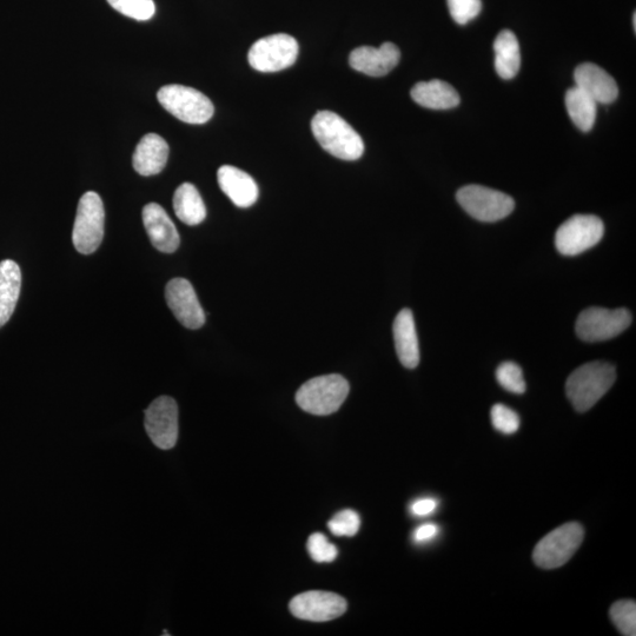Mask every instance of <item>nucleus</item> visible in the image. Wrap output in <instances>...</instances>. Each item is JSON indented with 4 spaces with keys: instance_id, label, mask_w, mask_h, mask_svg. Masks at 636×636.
Instances as JSON below:
<instances>
[{
    "instance_id": "obj_25",
    "label": "nucleus",
    "mask_w": 636,
    "mask_h": 636,
    "mask_svg": "<svg viewBox=\"0 0 636 636\" xmlns=\"http://www.w3.org/2000/svg\"><path fill=\"white\" fill-rule=\"evenodd\" d=\"M609 615L618 631L625 636L636 635V604L634 600H621L609 609Z\"/></svg>"
},
{
    "instance_id": "obj_5",
    "label": "nucleus",
    "mask_w": 636,
    "mask_h": 636,
    "mask_svg": "<svg viewBox=\"0 0 636 636\" xmlns=\"http://www.w3.org/2000/svg\"><path fill=\"white\" fill-rule=\"evenodd\" d=\"M583 538L585 529L578 522H569L554 529L535 546V565L543 569H555L566 565L580 548Z\"/></svg>"
},
{
    "instance_id": "obj_12",
    "label": "nucleus",
    "mask_w": 636,
    "mask_h": 636,
    "mask_svg": "<svg viewBox=\"0 0 636 636\" xmlns=\"http://www.w3.org/2000/svg\"><path fill=\"white\" fill-rule=\"evenodd\" d=\"M347 608V601L341 595L321 591L298 594L289 604L296 618L311 622L335 620L346 613Z\"/></svg>"
},
{
    "instance_id": "obj_16",
    "label": "nucleus",
    "mask_w": 636,
    "mask_h": 636,
    "mask_svg": "<svg viewBox=\"0 0 636 636\" xmlns=\"http://www.w3.org/2000/svg\"><path fill=\"white\" fill-rule=\"evenodd\" d=\"M575 86L596 103L611 104L619 96L618 84L600 66L583 63L574 72Z\"/></svg>"
},
{
    "instance_id": "obj_4",
    "label": "nucleus",
    "mask_w": 636,
    "mask_h": 636,
    "mask_svg": "<svg viewBox=\"0 0 636 636\" xmlns=\"http://www.w3.org/2000/svg\"><path fill=\"white\" fill-rule=\"evenodd\" d=\"M157 98L165 110L184 123L204 124L214 116L210 99L189 86L165 85L159 89Z\"/></svg>"
},
{
    "instance_id": "obj_34",
    "label": "nucleus",
    "mask_w": 636,
    "mask_h": 636,
    "mask_svg": "<svg viewBox=\"0 0 636 636\" xmlns=\"http://www.w3.org/2000/svg\"><path fill=\"white\" fill-rule=\"evenodd\" d=\"M633 25H634V30L636 29V15L634 13L633 15Z\"/></svg>"
},
{
    "instance_id": "obj_33",
    "label": "nucleus",
    "mask_w": 636,
    "mask_h": 636,
    "mask_svg": "<svg viewBox=\"0 0 636 636\" xmlns=\"http://www.w3.org/2000/svg\"><path fill=\"white\" fill-rule=\"evenodd\" d=\"M439 507V501L433 498H424L416 500L410 506V512L416 518H426V516L432 515Z\"/></svg>"
},
{
    "instance_id": "obj_7",
    "label": "nucleus",
    "mask_w": 636,
    "mask_h": 636,
    "mask_svg": "<svg viewBox=\"0 0 636 636\" xmlns=\"http://www.w3.org/2000/svg\"><path fill=\"white\" fill-rule=\"evenodd\" d=\"M456 198L470 216L481 222L503 220L512 214L515 208L512 197L482 185H467L457 191Z\"/></svg>"
},
{
    "instance_id": "obj_10",
    "label": "nucleus",
    "mask_w": 636,
    "mask_h": 636,
    "mask_svg": "<svg viewBox=\"0 0 636 636\" xmlns=\"http://www.w3.org/2000/svg\"><path fill=\"white\" fill-rule=\"evenodd\" d=\"M300 46L287 33L264 37L251 46L248 59L251 68L260 72H277L290 68L298 57Z\"/></svg>"
},
{
    "instance_id": "obj_26",
    "label": "nucleus",
    "mask_w": 636,
    "mask_h": 636,
    "mask_svg": "<svg viewBox=\"0 0 636 636\" xmlns=\"http://www.w3.org/2000/svg\"><path fill=\"white\" fill-rule=\"evenodd\" d=\"M108 3L122 15L139 22L149 21L156 12L154 0H108Z\"/></svg>"
},
{
    "instance_id": "obj_21",
    "label": "nucleus",
    "mask_w": 636,
    "mask_h": 636,
    "mask_svg": "<svg viewBox=\"0 0 636 636\" xmlns=\"http://www.w3.org/2000/svg\"><path fill=\"white\" fill-rule=\"evenodd\" d=\"M22 289V271L16 262H0V328L10 321L15 313Z\"/></svg>"
},
{
    "instance_id": "obj_28",
    "label": "nucleus",
    "mask_w": 636,
    "mask_h": 636,
    "mask_svg": "<svg viewBox=\"0 0 636 636\" xmlns=\"http://www.w3.org/2000/svg\"><path fill=\"white\" fill-rule=\"evenodd\" d=\"M360 527V515L351 509L342 510L328 522L330 532L339 538H353L359 533Z\"/></svg>"
},
{
    "instance_id": "obj_1",
    "label": "nucleus",
    "mask_w": 636,
    "mask_h": 636,
    "mask_svg": "<svg viewBox=\"0 0 636 636\" xmlns=\"http://www.w3.org/2000/svg\"><path fill=\"white\" fill-rule=\"evenodd\" d=\"M615 380L616 369L613 364L600 361L583 364L568 377V400L578 412H588L613 387Z\"/></svg>"
},
{
    "instance_id": "obj_11",
    "label": "nucleus",
    "mask_w": 636,
    "mask_h": 636,
    "mask_svg": "<svg viewBox=\"0 0 636 636\" xmlns=\"http://www.w3.org/2000/svg\"><path fill=\"white\" fill-rule=\"evenodd\" d=\"M145 430L154 445L162 450L176 446L178 439V407L170 396L158 397L145 410Z\"/></svg>"
},
{
    "instance_id": "obj_15",
    "label": "nucleus",
    "mask_w": 636,
    "mask_h": 636,
    "mask_svg": "<svg viewBox=\"0 0 636 636\" xmlns=\"http://www.w3.org/2000/svg\"><path fill=\"white\" fill-rule=\"evenodd\" d=\"M143 223L152 245L161 253L172 254L180 247L181 238L176 225L161 205H145Z\"/></svg>"
},
{
    "instance_id": "obj_29",
    "label": "nucleus",
    "mask_w": 636,
    "mask_h": 636,
    "mask_svg": "<svg viewBox=\"0 0 636 636\" xmlns=\"http://www.w3.org/2000/svg\"><path fill=\"white\" fill-rule=\"evenodd\" d=\"M307 547L311 559L318 563L333 562L339 555L337 547L327 539L326 535L321 533L310 535Z\"/></svg>"
},
{
    "instance_id": "obj_23",
    "label": "nucleus",
    "mask_w": 636,
    "mask_h": 636,
    "mask_svg": "<svg viewBox=\"0 0 636 636\" xmlns=\"http://www.w3.org/2000/svg\"><path fill=\"white\" fill-rule=\"evenodd\" d=\"M174 210L180 221L188 225L201 224L207 217V208L200 191L191 183H183L176 190Z\"/></svg>"
},
{
    "instance_id": "obj_2",
    "label": "nucleus",
    "mask_w": 636,
    "mask_h": 636,
    "mask_svg": "<svg viewBox=\"0 0 636 636\" xmlns=\"http://www.w3.org/2000/svg\"><path fill=\"white\" fill-rule=\"evenodd\" d=\"M311 130L316 141L330 155L343 161H356L362 157L364 143L361 136L335 112H317L311 121Z\"/></svg>"
},
{
    "instance_id": "obj_14",
    "label": "nucleus",
    "mask_w": 636,
    "mask_h": 636,
    "mask_svg": "<svg viewBox=\"0 0 636 636\" xmlns=\"http://www.w3.org/2000/svg\"><path fill=\"white\" fill-rule=\"evenodd\" d=\"M401 59L400 49L393 43H383L380 48L361 46L350 53L351 68L370 77H383L394 70Z\"/></svg>"
},
{
    "instance_id": "obj_8",
    "label": "nucleus",
    "mask_w": 636,
    "mask_h": 636,
    "mask_svg": "<svg viewBox=\"0 0 636 636\" xmlns=\"http://www.w3.org/2000/svg\"><path fill=\"white\" fill-rule=\"evenodd\" d=\"M632 315L627 309L593 307L583 310L576 321V334L585 342L614 339L631 326Z\"/></svg>"
},
{
    "instance_id": "obj_24",
    "label": "nucleus",
    "mask_w": 636,
    "mask_h": 636,
    "mask_svg": "<svg viewBox=\"0 0 636 636\" xmlns=\"http://www.w3.org/2000/svg\"><path fill=\"white\" fill-rule=\"evenodd\" d=\"M565 103L568 115L576 127L583 132L591 131L595 124L598 103L576 86L567 91Z\"/></svg>"
},
{
    "instance_id": "obj_17",
    "label": "nucleus",
    "mask_w": 636,
    "mask_h": 636,
    "mask_svg": "<svg viewBox=\"0 0 636 636\" xmlns=\"http://www.w3.org/2000/svg\"><path fill=\"white\" fill-rule=\"evenodd\" d=\"M217 180L221 190L236 207L249 208L256 203L260 191L254 178L247 172L231 165H223L218 169Z\"/></svg>"
},
{
    "instance_id": "obj_9",
    "label": "nucleus",
    "mask_w": 636,
    "mask_h": 636,
    "mask_svg": "<svg viewBox=\"0 0 636 636\" xmlns=\"http://www.w3.org/2000/svg\"><path fill=\"white\" fill-rule=\"evenodd\" d=\"M605 234L604 222L594 215H575L556 231L555 247L565 256L585 253L598 244Z\"/></svg>"
},
{
    "instance_id": "obj_31",
    "label": "nucleus",
    "mask_w": 636,
    "mask_h": 636,
    "mask_svg": "<svg viewBox=\"0 0 636 636\" xmlns=\"http://www.w3.org/2000/svg\"><path fill=\"white\" fill-rule=\"evenodd\" d=\"M450 16L457 24L466 25L480 15L481 0H447Z\"/></svg>"
},
{
    "instance_id": "obj_3",
    "label": "nucleus",
    "mask_w": 636,
    "mask_h": 636,
    "mask_svg": "<svg viewBox=\"0 0 636 636\" xmlns=\"http://www.w3.org/2000/svg\"><path fill=\"white\" fill-rule=\"evenodd\" d=\"M349 383L337 374L315 377L298 389L296 402L304 412L327 416L337 412L347 400Z\"/></svg>"
},
{
    "instance_id": "obj_19",
    "label": "nucleus",
    "mask_w": 636,
    "mask_h": 636,
    "mask_svg": "<svg viewBox=\"0 0 636 636\" xmlns=\"http://www.w3.org/2000/svg\"><path fill=\"white\" fill-rule=\"evenodd\" d=\"M169 158V145L156 134L145 135L138 143L132 165L141 176L158 175L165 168Z\"/></svg>"
},
{
    "instance_id": "obj_22",
    "label": "nucleus",
    "mask_w": 636,
    "mask_h": 636,
    "mask_svg": "<svg viewBox=\"0 0 636 636\" xmlns=\"http://www.w3.org/2000/svg\"><path fill=\"white\" fill-rule=\"evenodd\" d=\"M495 70L503 79H512L519 74L521 53L514 32L503 30L494 42Z\"/></svg>"
},
{
    "instance_id": "obj_18",
    "label": "nucleus",
    "mask_w": 636,
    "mask_h": 636,
    "mask_svg": "<svg viewBox=\"0 0 636 636\" xmlns=\"http://www.w3.org/2000/svg\"><path fill=\"white\" fill-rule=\"evenodd\" d=\"M393 333L396 353L402 366L415 369L420 363V346L412 310L402 309L397 314Z\"/></svg>"
},
{
    "instance_id": "obj_27",
    "label": "nucleus",
    "mask_w": 636,
    "mask_h": 636,
    "mask_svg": "<svg viewBox=\"0 0 636 636\" xmlns=\"http://www.w3.org/2000/svg\"><path fill=\"white\" fill-rule=\"evenodd\" d=\"M496 380L502 388L513 394H523L526 392V381L523 377V371L518 364L514 362H505L500 364L496 370Z\"/></svg>"
},
{
    "instance_id": "obj_6",
    "label": "nucleus",
    "mask_w": 636,
    "mask_h": 636,
    "mask_svg": "<svg viewBox=\"0 0 636 636\" xmlns=\"http://www.w3.org/2000/svg\"><path fill=\"white\" fill-rule=\"evenodd\" d=\"M105 210L101 196L86 192L78 203L72 241L78 253L94 254L104 237Z\"/></svg>"
},
{
    "instance_id": "obj_13",
    "label": "nucleus",
    "mask_w": 636,
    "mask_h": 636,
    "mask_svg": "<svg viewBox=\"0 0 636 636\" xmlns=\"http://www.w3.org/2000/svg\"><path fill=\"white\" fill-rule=\"evenodd\" d=\"M165 298L178 321L185 328L196 330L204 326L205 314L194 287L185 278H174L165 288Z\"/></svg>"
},
{
    "instance_id": "obj_20",
    "label": "nucleus",
    "mask_w": 636,
    "mask_h": 636,
    "mask_svg": "<svg viewBox=\"0 0 636 636\" xmlns=\"http://www.w3.org/2000/svg\"><path fill=\"white\" fill-rule=\"evenodd\" d=\"M410 95L415 103L432 110L453 109L461 101L453 86L440 79L417 83Z\"/></svg>"
},
{
    "instance_id": "obj_32",
    "label": "nucleus",
    "mask_w": 636,
    "mask_h": 636,
    "mask_svg": "<svg viewBox=\"0 0 636 636\" xmlns=\"http://www.w3.org/2000/svg\"><path fill=\"white\" fill-rule=\"evenodd\" d=\"M439 534L440 528L435 523H424L414 530L413 540L416 545H424V543L432 542Z\"/></svg>"
},
{
    "instance_id": "obj_30",
    "label": "nucleus",
    "mask_w": 636,
    "mask_h": 636,
    "mask_svg": "<svg viewBox=\"0 0 636 636\" xmlns=\"http://www.w3.org/2000/svg\"><path fill=\"white\" fill-rule=\"evenodd\" d=\"M493 426L498 432L505 435H512L518 432L520 428V417L513 409L508 408L505 404H495L490 412Z\"/></svg>"
}]
</instances>
